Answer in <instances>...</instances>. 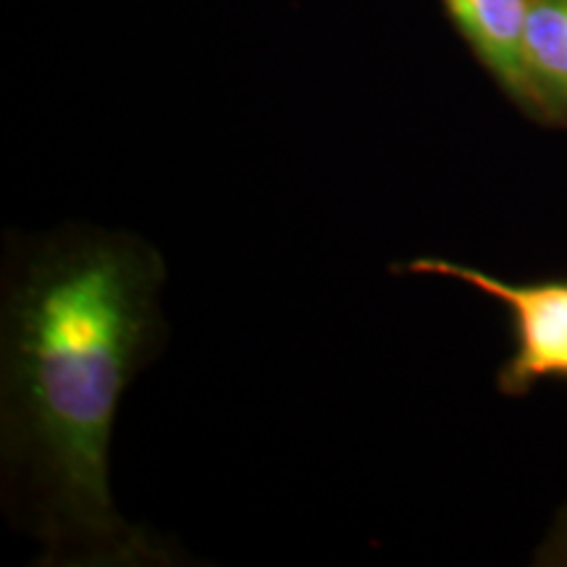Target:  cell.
<instances>
[{
    "mask_svg": "<svg viewBox=\"0 0 567 567\" xmlns=\"http://www.w3.org/2000/svg\"><path fill=\"white\" fill-rule=\"evenodd\" d=\"M394 271L455 279L505 305L515 350L496 375L502 394L520 396L542 381H567V279L513 284L434 255L405 260Z\"/></svg>",
    "mask_w": 567,
    "mask_h": 567,
    "instance_id": "obj_2",
    "label": "cell"
},
{
    "mask_svg": "<svg viewBox=\"0 0 567 567\" xmlns=\"http://www.w3.org/2000/svg\"><path fill=\"white\" fill-rule=\"evenodd\" d=\"M526 105L567 118V0H530L523 30Z\"/></svg>",
    "mask_w": 567,
    "mask_h": 567,
    "instance_id": "obj_4",
    "label": "cell"
},
{
    "mask_svg": "<svg viewBox=\"0 0 567 567\" xmlns=\"http://www.w3.org/2000/svg\"><path fill=\"white\" fill-rule=\"evenodd\" d=\"M163 281L153 245L95 226L24 239L6 266V502L48 563H168L109 486L118 402L161 350Z\"/></svg>",
    "mask_w": 567,
    "mask_h": 567,
    "instance_id": "obj_1",
    "label": "cell"
},
{
    "mask_svg": "<svg viewBox=\"0 0 567 567\" xmlns=\"http://www.w3.org/2000/svg\"><path fill=\"white\" fill-rule=\"evenodd\" d=\"M530 0H444L467 45L515 101L526 105L523 30Z\"/></svg>",
    "mask_w": 567,
    "mask_h": 567,
    "instance_id": "obj_3",
    "label": "cell"
}]
</instances>
